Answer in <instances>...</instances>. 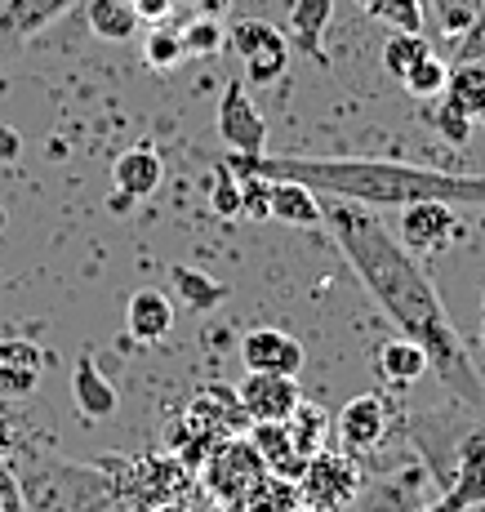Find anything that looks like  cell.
<instances>
[{"mask_svg": "<svg viewBox=\"0 0 485 512\" xmlns=\"http://www.w3.org/2000/svg\"><path fill=\"white\" fill-rule=\"evenodd\" d=\"M325 223L334 232V245L343 250L356 281L374 299V308L392 321L401 339H414L428 352L432 374L454 392L459 401L485 410V379L472 366V352L463 334L454 330L437 285L423 272V263L392 236V228L379 219V210H365L352 201H330L325 196Z\"/></svg>", "mask_w": 485, "mask_h": 512, "instance_id": "1", "label": "cell"}, {"mask_svg": "<svg viewBox=\"0 0 485 512\" xmlns=\"http://www.w3.org/2000/svg\"><path fill=\"white\" fill-rule=\"evenodd\" d=\"M232 174L294 179L330 201H352L365 210H405L419 201L441 205H485V174H450L432 165L379 161V156H236L219 161Z\"/></svg>", "mask_w": 485, "mask_h": 512, "instance_id": "2", "label": "cell"}, {"mask_svg": "<svg viewBox=\"0 0 485 512\" xmlns=\"http://www.w3.org/2000/svg\"><path fill=\"white\" fill-rule=\"evenodd\" d=\"M196 472H201L205 499L236 512L245 499H250V490L267 477V464H263L259 450H254V441L245 437V432H236V437H219V441H214V450L205 455V464Z\"/></svg>", "mask_w": 485, "mask_h": 512, "instance_id": "3", "label": "cell"}, {"mask_svg": "<svg viewBox=\"0 0 485 512\" xmlns=\"http://www.w3.org/2000/svg\"><path fill=\"white\" fill-rule=\"evenodd\" d=\"M227 45L241 58L245 85H259L263 90V85L285 81V72H290V41L267 18H236L232 32H227Z\"/></svg>", "mask_w": 485, "mask_h": 512, "instance_id": "4", "label": "cell"}, {"mask_svg": "<svg viewBox=\"0 0 485 512\" xmlns=\"http://www.w3.org/2000/svg\"><path fill=\"white\" fill-rule=\"evenodd\" d=\"M299 495H303V504L316 512H343L361 499V468H356L352 455L325 446L321 455H312L308 468H303Z\"/></svg>", "mask_w": 485, "mask_h": 512, "instance_id": "5", "label": "cell"}, {"mask_svg": "<svg viewBox=\"0 0 485 512\" xmlns=\"http://www.w3.org/2000/svg\"><path fill=\"white\" fill-rule=\"evenodd\" d=\"M219 134L227 143V152L236 156H263L267 152V121L254 107L245 81H227L219 98Z\"/></svg>", "mask_w": 485, "mask_h": 512, "instance_id": "6", "label": "cell"}, {"mask_svg": "<svg viewBox=\"0 0 485 512\" xmlns=\"http://www.w3.org/2000/svg\"><path fill=\"white\" fill-rule=\"evenodd\" d=\"M236 397H241L245 415L254 423H285L294 415V406L303 401L299 379L294 374H254L245 370V379L236 383Z\"/></svg>", "mask_w": 485, "mask_h": 512, "instance_id": "7", "label": "cell"}, {"mask_svg": "<svg viewBox=\"0 0 485 512\" xmlns=\"http://www.w3.org/2000/svg\"><path fill=\"white\" fill-rule=\"evenodd\" d=\"M388 428H392V415H388V406H383V397H374V392L352 397L348 406L334 415V432H339V441H343V455H365V450H374L388 437Z\"/></svg>", "mask_w": 485, "mask_h": 512, "instance_id": "8", "label": "cell"}, {"mask_svg": "<svg viewBox=\"0 0 485 512\" xmlns=\"http://www.w3.org/2000/svg\"><path fill=\"white\" fill-rule=\"evenodd\" d=\"M459 232V214L454 205H441V201H419V205H405L401 210V245L419 259V254H432V250H445Z\"/></svg>", "mask_w": 485, "mask_h": 512, "instance_id": "9", "label": "cell"}, {"mask_svg": "<svg viewBox=\"0 0 485 512\" xmlns=\"http://www.w3.org/2000/svg\"><path fill=\"white\" fill-rule=\"evenodd\" d=\"M241 361H245V370H254V374H294V379H299L308 352H303V343L294 339V334H285L276 326H259L241 339Z\"/></svg>", "mask_w": 485, "mask_h": 512, "instance_id": "10", "label": "cell"}, {"mask_svg": "<svg viewBox=\"0 0 485 512\" xmlns=\"http://www.w3.org/2000/svg\"><path fill=\"white\" fill-rule=\"evenodd\" d=\"M187 415L201 423L210 437H236V432H250V423H254L250 415H245L236 388H227V383H205V388L192 397Z\"/></svg>", "mask_w": 485, "mask_h": 512, "instance_id": "11", "label": "cell"}, {"mask_svg": "<svg viewBox=\"0 0 485 512\" xmlns=\"http://www.w3.org/2000/svg\"><path fill=\"white\" fill-rule=\"evenodd\" d=\"M174 321H178L174 299H170L165 290H152V285L134 290L130 303H125V330H130V339H138V343H161V339H170Z\"/></svg>", "mask_w": 485, "mask_h": 512, "instance_id": "12", "label": "cell"}, {"mask_svg": "<svg viewBox=\"0 0 485 512\" xmlns=\"http://www.w3.org/2000/svg\"><path fill=\"white\" fill-rule=\"evenodd\" d=\"M165 165L152 147H130L116 156L112 165V187H116V210H125V201H147L161 187Z\"/></svg>", "mask_w": 485, "mask_h": 512, "instance_id": "13", "label": "cell"}, {"mask_svg": "<svg viewBox=\"0 0 485 512\" xmlns=\"http://www.w3.org/2000/svg\"><path fill=\"white\" fill-rule=\"evenodd\" d=\"M437 504L445 512H468V508H481L485 504V437H481V432L463 441L454 481H450V490H445Z\"/></svg>", "mask_w": 485, "mask_h": 512, "instance_id": "14", "label": "cell"}, {"mask_svg": "<svg viewBox=\"0 0 485 512\" xmlns=\"http://www.w3.org/2000/svg\"><path fill=\"white\" fill-rule=\"evenodd\" d=\"M72 5H81V0H5L0 5V41H32Z\"/></svg>", "mask_w": 485, "mask_h": 512, "instance_id": "15", "label": "cell"}, {"mask_svg": "<svg viewBox=\"0 0 485 512\" xmlns=\"http://www.w3.org/2000/svg\"><path fill=\"white\" fill-rule=\"evenodd\" d=\"M245 437L254 441V450L263 455V464L272 477H285V481H299L303 468H308V455H303L299 446H294L290 428L285 423H250V432Z\"/></svg>", "mask_w": 485, "mask_h": 512, "instance_id": "16", "label": "cell"}, {"mask_svg": "<svg viewBox=\"0 0 485 512\" xmlns=\"http://www.w3.org/2000/svg\"><path fill=\"white\" fill-rule=\"evenodd\" d=\"M45 374V357L27 339H0V392L5 397H32Z\"/></svg>", "mask_w": 485, "mask_h": 512, "instance_id": "17", "label": "cell"}, {"mask_svg": "<svg viewBox=\"0 0 485 512\" xmlns=\"http://www.w3.org/2000/svg\"><path fill=\"white\" fill-rule=\"evenodd\" d=\"M330 18H334V0H290V18H285V41H290V49L321 58Z\"/></svg>", "mask_w": 485, "mask_h": 512, "instance_id": "18", "label": "cell"}, {"mask_svg": "<svg viewBox=\"0 0 485 512\" xmlns=\"http://www.w3.org/2000/svg\"><path fill=\"white\" fill-rule=\"evenodd\" d=\"M374 370H379L383 383H397V388H414L423 374H432L428 352H423L414 339H401V334L388 339V343H379V352H374Z\"/></svg>", "mask_w": 485, "mask_h": 512, "instance_id": "19", "label": "cell"}, {"mask_svg": "<svg viewBox=\"0 0 485 512\" xmlns=\"http://www.w3.org/2000/svg\"><path fill=\"white\" fill-rule=\"evenodd\" d=\"M272 219L290 223V228H316L325 223V196L294 179H272Z\"/></svg>", "mask_w": 485, "mask_h": 512, "instance_id": "20", "label": "cell"}, {"mask_svg": "<svg viewBox=\"0 0 485 512\" xmlns=\"http://www.w3.org/2000/svg\"><path fill=\"white\" fill-rule=\"evenodd\" d=\"M85 18H89V32L112 45L134 41L138 27H143L134 0H85Z\"/></svg>", "mask_w": 485, "mask_h": 512, "instance_id": "21", "label": "cell"}, {"mask_svg": "<svg viewBox=\"0 0 485 512\" xmlns=\"http://www.w3.org/2000/svg\"><path fill=\"white\" fill-rule=\"evenodd\" d=\"M72 397H76V410H81L85 419H112L116 415V388L98 374L94 357L76 361V374H72Z\"/></svg>", "mask_w": 485, "mask_h": 512, "instance_id": "22", "label": "cell"}, {"mask_svg": "<svg viewBox=\"0 0 485 512\" xmlns=\"http://www.w3.org/2000/svg\"><path fill=\"white\" fill-rule=\"evenodd\" d=\"M441 98H450L463 116L481 121V116H485V63H477V58H454Z\"/></svg>", "mask_w": 485, "mask_h": 512, "instance_id": "23", "label": "cell"}, {"mask_svg": "<svg viewBox=\"0 0 485 512\" xmlns=\"http://www.w3.org/2000/svg\"><path fill=\"white\" fill-rule=\"evenodd\" d=\"M170 285L178 294V303H183L187 312H210L219 308V303L227 299V285L205 277L201 268H187V263H178V268H170Z\"/></svg>", "mask_w": 485, "mask_h": 512, "instance_id": "24", "label": "cell"}, {"mask_svg": "<svg viewBox=\"0 0 485 512\" xmlns=\"http://www.w3.org/2000/svg\"><path fill=\"white\" fill-rule=\"evenodd\" d=\"M365 18L392 27V32H423L428 27V0H356Z\"/></svg>", "mask_w": 485, "mask_h": 512, "instance_id": "25", "label": "cell"}, {"mask_svg": "<svg viewBox=\"0 0 485 512\" xmlns=\"http://www.w3.org/2000/svg\"><path fill=\"white\" fill-rule=\"evenodd\" d=\"M285 428H290V437H294V446L303 450V455H321L325 450V441H330V428H334V415H325L321 406H312V401H299L294 406V415L285 419Z\"/></svg>", "mask_w": 485, "mask_h": 512, "instance_id": "26", "label": "cell"}, {"mask_svg": "<svg viewBox=\"0 0 485 512\" xmlns=\"http://www.w3.org/2000/svg\"><path fill=\"white\" fill-rule=\"evenodd\" d=\"M303 504V495H299V481H285V477H267L259 481V486L250 490V499H245L236 512H294Z\"/></svg>", "mask_w": 485, "mask_h": 512, "instance_id": "27", "label": "cell"}, {"mask_svg": "<svg viewBox=\"0 0 485 512\" xmlns=\"http://www.w3.org/2000/svg\"><path fill=\"white\" fill-rule=\"evenodd\" d=\"M414 486H419V472H410L401 481H379V486L361 490V512H414L419 508Z\"/></svg>", "mask_w": 485, "mask_h": 512, "instance_id": "28", "label": "cell"}, {"mask_svg": "<svg viewBox=\"0 0 485 512\" xmlns=\"http://www.w3.org/2000/svg\"><path fill=\"white\" fill-rule=\"evenodd\" d=\"M423 54H432V45L423 32H392L388 45H383V67H388V76L405 81V72H410Z\"/></svg>", "mask_w": 485, "mask_h": 512, "instance_id": "29", "label": "cell"}, {"mask_svg": "<svg viewBox=\"0 0 485 512\" xmlns=\"http://www.w3.org/2000/svg\"><path fill=\"white\" fill-rule=\"evenodd\" d=\"M445 76H450V63H441V54L432 49V54H423L419 63L405 72V90H410L414 98H441L445 94Z\"/></svg>", "mask_w": 485, "mask_h": 512, "instance_id": "30", "label": "cell"}, {"mask_svg": "<svg viewBox=\"0 0 485 512\" xmlns=\"http://www.w3.org/2000/svg\"><path fill=\"white\" fill-rule=\"evenodd\" d=\"M428 9H432V18H437V32L459 41L472 27V18L485 9V0H428Z\"/></svg>", "mask_w": 485, "mask_h": 512, "instance_id": "31", "label": "cell"}, {"mask_svg": "<svg viewBox=\"0 0 485 512\" xmlns=\"http://www.w3.org/2000/svg\"><path fill=\"white\" fill-rule=\"evenodd\" d=\"M236 183H241V219H272V179H263V174H236Z\"/></svg>", "mask_w": 485, "mask_h": 512, "instance_id": "32", "label": "cell"}, {"mask_svg": "<svg viewBox=\"0 0 485 512\" xmlns=\"http://www.w3.org/2000/svg\"><path fill=\"white\" fill-rule=\"evenodd\" d=\"M147 63L156 67V72H170V67H178V58H187V49H183V36L170 32V27H161L156 23L152 32H147Z\"/></svg>", "mask_w": 485, "mask_h": 512, "instance_id": "33", "label": "cell"}, {"mask_svg": "<svg viewBox=\"0 0 485 512\" xmlns=\"http://www.w3.org/2000/svg\"><path fill=\"white\" fill-rule=\"evenodd\" d=\"M223 27H219V18H192L187 23V32H183V49L192 58H210V54H219L223 49Z\"/></svg>", "mask_w": 485, "mask_h": 512, "instance_id": "34", "label": "cell"}, {"mask_svg": "<svg viewBox=\"0 0 485 512\" xmlns=\"http://www.w3.org/2000/svg\"><path fill=\"white\" fill-rule=\"evenodd\" d=\"M210 210L219 214V219H241V183H236V174L223 170V165H219V179L210 187Z\"/></svg>", "mask_w": 485, "mask_h": 512, "instance_id": "35", "label": "cell"}, {"mask_svg": "<svg viewBox=\"0 0 485 512\" xmlns=\"http://www.w3.org/2000/svg\"><path fill=\"white\" fill-rule=\"evenodd\" d=\"M432 121H437V130L445 134V139H450L454 147H463L472 139V116H463L459 107L450 103V98H441L437 103V112H432Z\"/></svg>", "mask_w": 485, "mask_h": 512, "instance_id": "36", "label": "cell"}, {"mask_svg": "<svg viewBox=\"0 0 485 512\" xmlns=\"http://www.w3.org/2000/svg\"><path fill=\"white\" fill-rule=\"evenodd\" d=\"M459 58H477V63H485V9L472 18L468 32L459 36Z\"/></svg>", "mask_w": 485, "mask_h": 512, "instance_id": "37", "label": "cell"}, {"mask_svg": "<svg viewBox=\"0 0 485 512\" xmlns=\"http://www.w3.org/2000/svg\"><path fill=\"white\" fill-rule=\"evenodd\" d=\"M18 156H23V134H18L14 125H0V161L14 165Z\"/></svg>", "mask_w": 485, "mask_h": 512, "instance_id": "38", "label": "cell"}, {"mask_svg": "<svg viewBox=\"0 0 485 512\" xmlns=\"http://www.w3.org/2000/svg\"><path fill=\"white\" fill-rule=\"evenodd\" d=\"M134 5H138V18H143V23H161V18L170 14L174 0H134Z\"/></svg>", "mask_w": 485, "mask_h": 512, "instance_id": "39", "label": "cell"}, {"mask_svg": "<svg viewBox=\"0 0 485 512\" xmlns=\"http://www.w3.org/2000/svg\"><path fill=\"white\" fill-rule=\"evenodd\" d=\"M147 512H196V508L178 504V499H165V504H156V508H147Z\"/></svg>", "mask_w": 485, "mask_h": 512, "instance_id": "40", "label": "cell"}, {"mask_svg": "<svg viewBox=\"0 0 485 512\" xmlns=\"http://www.w3.org/2000/svg\"><path fill=\"white\" fill-rule=\"evenodd\" d=\"M414 512H445V508H441V504H419Z\"/></svg>", "mask_w": 485, "mask_h": 512, "instance_id": "41", "label": "cell"}, {"mask_svg": "<svg viewBox=\"0 0 485 512\" xmlns=\"http://www.w3.org/2000/svg\"><path fill=\"white\" fill-rule=\"evenodd\" d=\"M294 512H316V508H308V504H299V508H294Z\"/></svg>", "mask_w": 485, "mask_h": 512, "instance_id": "42", "label": "cell"}, {"mask_svg": "<svg viewBox=\"0 0 485 512\" xmlns=\"http://www.w3.org/2000/svg\"><path fill=\"white\" fill-rule=\"evenodd\" d=\"M481 343H485V321H481Z\"/></svg>", "mask_w": 485, "mask_h": 512, "instance_id": "43", "label": "cell"}, {"mask_svg": "<svg viewBox=\"0 0 485 512\" xmlns=\"http://www.w3.org/2000/svg\"><path fill=\"white\" fill-rule=\"evenodd\" d=\"M481 308H485V299H481Z\"/></svg>", "mask_w": 485, "mask_h": 512, "instance_id": "44", "label": "cell"}]
</instances>
